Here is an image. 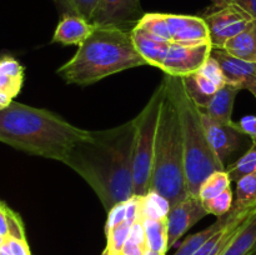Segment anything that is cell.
Segmentation results:
<instances>
[{"label": "cell", "mask_w": 256, "mask_h": 255, "mask_svg": "<svg viewBox=\"0 0 256 255\" xmlns=\"http://www.w3.org/2000/svg\"><path fill=\"white\" fill-rule=\"evenodd\" d=\"M212 2V5H224L232 2V0H210Z\"/></svg>", "instance_id": "obj_38"}, {"label": "cell", "mask_w": 256, "mask_h": 255, "mask_svg": "<svg viewBox=\"0 0 256 255\" xmlns=\"http://www.w3.org/2000/svg\"><path fill=\"white\" fill-rule=\"evenodd\" d=\"M172 205L165 196L149 190L144 196H139V216L144 219H164L168 216Z\"/></svg>", "instance_id": "obj_20"}, {"label": "cell", "mask_w": 256, "mask_h": 255, "mask_svg": "<svg viewBox=\"0 0 256 255\" xmlns=\"http://www.w3.org/2000/svg\"><path fill=\"white\" fill-rule=\"evenodd\" d=\"M256 202V172L242 176L236 182L235 206H246Z\"/></svg>", "instance_id": "obj_27"}, {"label": "cell", "mask_w": 256, "mask_h": 255, "mask_svg": "<svg viewBox=\"0 0 256 255\" xmlns=\"http://www.w3.org/2000/svg\"><path fill=\"white\" fill-rule=\"evenodd\" d=\"M24 68L12 56H0V92L15 98L22 90Z\"/></svg>", "instance_id": "obj_17"}, {"label": "cell", "mask_w": 256, "mask_h": 255, "mask_svg": "<svg viewBox=\"0 0 256 255\" xmlns=\"http://www.w3.org/2000/svg\"><path fill=\"white\" fill-rule=\"evenodd\" d=\"M65 12V15H78L92 20L98 0H52Z\"/></svg>", "instance_id": "obj_28"}, {"label": "cell", "mask_w": 256, "mask_h": 255, "mask_svg": "<svg viewBox=\"0 0 256 255\" xmlns=\"http://www.w3.org/2000/svg\"><path fill=\"white\" fill-rule=\"evenodd\" d=\"M202 19L209 29L210 44L212 49H224L230 39L244 32L252 18L234 2L224 5H214L208 10Z\"/></svg>", "instance_id": "obj_7"}, {"label": "cell", "mask_w": 256, "mask_h": 255, "mask_svg": "<svg viewBox=\"0 0 256 255\" xmlns=\"http://www.w3.org/2000/svg\"><path fill=\"white\" fill-rule=\"evenodd\" d=\"M202 125H204L205 134H206L209 144L214 150L215 155L222 162H225L228 156L235 150H238L240 144V139L244 134L239 132L236 128V122L232 125L222 124L216 122L212 116L202 110Z\"/></svg>", "instance_id": "obj_13"}, {"label": "cell", "mask_w": 256, "mask_h": 255, "mask_svg": "<svg viewBox=\"0 0 256 255\" xmlns=\"http://www.w3.org/2000/svg\"><path fill=\"white\" fill-rule=\"evenodd\" d=\"M144 15L140 0H98L90 22L132 32Z\"/></svg>", "instance_id": "obj_8"}, {"label": "cell", "mask_w": 256, "mask_h": 255, "mask_svg": "<svg viewBox=\"0 0 256 255\" xmlns=\"http://www.w3.org/2000/svg\"><path fill=\"white\" fill-rule=\"evenodd\" d=\"M224 50L234 56L256 64V20H252L246 29L225 44Z\"/></svg>", "instance_id": "obj_19"}, {"label": "cell", "mask_w": 256, "mask_h": 255, "mask_svg": "<svg viewBox=\"0 0 256 255\" xmlns=\"http://www.w3.org/2000/svg\"><path fill=\"white\" fill-rule=\"evenodd\" d=\"M164 15L172 42L186 46L210 44L209 29L202 16L178 14Z\"/></svg>", "instance_id": "obj_11"}, {"label": "cell", "mask_w": 256, "mask_h": 255, "mask_svg": "<svg viewBox=\"0 0 256 255\" xmlns=\"http://www.w3.org/2000/svg\"><path fill=\"white\" fill-rule=\"evenodd\" d=\"M232 2L242 8L252 19L256 20V0H232Z\"/></svg>", "instance_id": "obj_35"}, {"label": "cell", "mask_w": 256, "mask_h": 255, "mask_svg": "<svg viewBox=\"0 0 256 255\" xmlns=\"http://www.w3.org/2000/svg\"><path fill=\"white\" fill-rule=\"evenodd\" d=\"M240 90L238 88L232 86L230 84H225L224 86L220 88L215 92L212 102H209L208 108L205 109V112L216 122L226 125H232L234 124L232 119V109H234L235 98H236Z\"/></svg>", "instance_id": "obj_16"}, {"label": "cell", "mask_w": 256, "mask_h": 255, "mask_svg": "<svg viewBox=\"0 0 256 255\" xmlns=\"http://www.w3.org/2000/svg\"><path fill=\"white\" fill-rule=\"evenodd\" d=\"M252 255H256V246H255V249H254V252H252Z\"/></svg>", "instance_id": "obj_42"}, {"label": "cell", "mask_w": 256, "mask_h": 255, "mask_svg": "<svg viewBox=\"0 0 256 255\" xmlns=\"http://www.w3.org/2000/svg\"><path fill=\"white\" fill-rule=\"evenodd\" d=\"M232 198L234 196H232V188H228L222 194L212 198V199L206 200V202H202V204H204V208L206 209L208 214H212L219 218L228 214L232 210V205H234Z\"/></svg>", "instance_id": "obj_29"}, {"label": "cell", "mask_w": 256, "mask_h": 255, "mask_svg": "<svg viewBox=\"0 0 256 255\" xmlns=\"http://www.w3.org/2000/svg\"><path fill=\"white\" fill-rule=\"evenodd\" d=\"M144 255H166V254H162V252H152V250H148Z\"/></svg>", "instance_id": "obj_40"}, {"label": "cell", "mask_w": 256, "mask_h": 255, "mask_svg": "<svg viewBox=\"0 0 256 255\" xmlns=\"http://www.w3.org/2000/svg\"><path fill=\"white\" fill-rule=\"evenodd\" d=\"M226 219L228 214L219 216L216 222H212L209 228L196 232V234H192L190 235V236H188L186 239L179 245L178 250L172 255H194L206 240H209L218 230L222 229V225L226 222Z\"/></svg>", "instance_id": "obj_22"}, {"label": "cell", "mask_w": 256, "mask_h": 255, "mask_svg": "<svg viewBox=\"0 0 256 255\" xmlns=\"http://www.w3.org/2000/svg\"><path fill=\"white\" fill-rule=\"evenodd\" d=\"M88 132L49 110L16 102L0 110V142L46 159L64 162L75 142L86 136Z\"/></svg>", "instance_id": "obj_2"}, {"label": "cell", "mask_w": 256, "mask_h": 255, "mask_svg": "<svg viewBox=\"0 0 256 255\" xmlns=\"http://www.w3.org/2000/svg\"><path fill=\"white\" fill-rule=\"evenodd\" d=\"M199 72H202L204 76H206L208 79L212 80V82L216 85L218 89H220V88H222L226 84L222 66H220V64L218 62V60L214 59L212 55H210V58L206 60V62L202 65V68Z\"/></svg>", "instance_id": "obj_30"}, {"label": "cell", "mask_w": 256, "mask_h": 255, "mask_svg": "<svg viewBox=\"0 0 256 255\" xmlns=\"http://www.w3.org/2000/svg\"><path fill=\"white\" fill-rule=\"evenodd\" d=\"M232 182H238L242 176L256 172V146H252L242 158L226 169Z\"/></svg>", "instance_id": "obj_25"}, {"label": "cell", "mask_w": 256, "mask_h": 255, "mask_svg": "<svg viewBox=\"0 0 256 255\" xmlns=\"http://www.w3.org/2000/svg\"><path fill=\"white\" fill-rule=\"evenodd\" d=\"M168 94L172 98L182 126L184 145V169L188 192L199 196V190L206 178L224 169L212 149L205 134L202 109L192 102L184 86L182 76L165 75Z\"/></svg>", "instance_id": "obj_4"}, {"label": "cell", "mask_w": 256, "mask_h": 255, "mask_svg": "<svg viewBox=\"0 0 256 255\" xmlns=\"http://www.w3.org/2000/svg\"><path fill=\"white\" fill-rule=\"evenodd\" d=\"M230 184H232V180H230V176L226 170H220V172H212L209 178L205 179V182L200 186V200L206 202V200L218 196L222 192H225L228 188H230Z\"/></svg>", "instance_id": "obj_23"}, {"label": "cell", "mask_w": 256, "mask_h": 255, "mask_svg": "<svg viewBox=\"0 0 256 255\" xmlns=\"http://www.w3.org/2000/svg\"><path fill=\"white\" fill-rule=\"evenodd\" d=\"M146 236L148 249L152 252H168V220L164 219H144L142 220Z\"/></svg>", "instance_id": "obj_21"}, {"label": "cell", "mask_w": 256, "mask_h": 255, "mask_svg": "<svg viewBox=\"0 0 256 255\" xmlns=\"http://www.w3.org/2000/svg\"><path fill=\"white\" fill-rule=\"evenodd\" d=\"M102 255H119V254H116V252H112V250H110L109 248L106 246L104 249V252H102Z\"/></svg>", "instance_id": "obj_39"}, {"label": "cell", "mask_w": 256, "mask_h": 255, "mask_svg": "<svg viewBox=\"0 0 256 255\" xmlns=\"http://www.w3.org/2000/svg\"><path fill=\"white\" fill-rule=\"evenodd\" d=\"M12 102V98L10 95H8L6 92H0V110L5 109L6 106H9Z\"/></svg>", "instance_id": "obj_36"}, {"label": "cell", "mask_w": 256, "mask_h": 255, "mask_svg": "<svg viewBox=\"0 0 256 255\" xmlns=\"http://www.w3.org/2000/svg\"><path fill=\"white\" fill-rule=\"evenodd\" d=\"M146 236L142 218H138L132 225L126 242L122 245L120 255H144L148 252Z\"/></svg>", "instance_id": "obj_24"}, {"label": "cell", "mask_w": 256, "mask_h": 255, "mask_svg": "<svg viewBox=\"0 0 256 255\" xmlns=\"http://www.w3.org/2000/svg\"><path fill=\"white\" fill-rule=\"evenodd\" d=\"M8 236L16 238V239H26L24 222H22V218L10 208L8 209Z\"/></svg>", "instance_id": "obj_31"}, {"label": "cell", "mask_w": 256, "mask_h": 255, "mask_svg": "<svg viewBox=\"0 0 256 255\" xmlns=\"http://www.w3.org/2000/svg\"><path fill=\"white\" fill-rule=\"evenodd\" d=\"M8 206L2 200H0V235L2 238L8 236Z\"/></svg>", "instance_id": "obj_34"}, {"label": "cell", "mask_w": 256, "mask_h": 255, "mask_svg": "<svg viewBox=\"0 0 256 255\" xmlns=\"http://www.w3.org/2000/svg\"><path fill=\"white\" fill-rule=\"evenodd\" d=\"M149 190L166 198L172 206L189 195L185 182L182 126L168 89L158 124Z\"/></svg>", "instance_id": "obj_5"}, {"label": "cell", "mask_w": 256, "mask_h": 255, "mask_svg": "<svg viewBox=\"0 0 256 255\" xmlns=\"http://www.w3.org/2000/svg\"><path fill=\"white\" fill-rule=\"evenodd\" d=\"M206 215L208 212L200 198L192 194L172 205L166 216L168 250L172 249L188 230Z\"/></svg>", "instance_id": "obj_9"}, {"label": "cell", "mask_w": 256, "mask_h": 255, "mask_svg": "<svg viewBox=\"0 0 256 255\" xmlns=\"http://www.w3.org/2000/svg\"><path fill=\"white\" fill-rule=\"evenodd\" d=\"M4 240H5V238H2V235H0V246H2V244L4 242Z\"/></svg>", "instance_id": "obj_41"}, {"label": "cell", "mask_w": 256, "mask_h": 255, "mask_svg": "<svg viewBox=\"0 0 256 255\" xmlns=\"http://www.w3.org/2000/svg\"><path fill=\"white\" fill-rule=\"evenodd\" d=\"M236 128L244 135H248L252 140V146H256V115H246L239 122Z\"/></svg>", "instance_id": "obj_32"}, {"label": "cell", "mask_w": 256, "mask_h": 255, "mask_svg": "<svg viewBox=\"0 0 256 255\" xmlns=\"http://www.w3.org/2000/svg\"><path fill=\"white\" fill-rule=\"evenodd\" d=\"M134 139L135 119L110 129L89 130L62 162L92 186L106 212L134 196Z\"/></svg>", "instance_id": "obj_1"}, {"label": "cell", "mask_w": 256, "mask_h": 255, "mask_svg": "<svg viewBox=\"0 0 256 255\" xmlns=\"http://www.w3.org/2000/svg\"><path fill=\"white\" fill-rule=\"evenodd\" d=\"M212 56L218 60L226 84L239 90L245 89L256 98V64L229 54L224 49H212Z\"/></svg>", "instance_id": "obj_12"}, {"label": "cell", "mask_w": 256, "mask_h": 255, "mask_svg": "<svg viewBox=\"0 0 256 255\" xmlns=\"http://www.w3.org/2000/svg\"><path fill=\"white\" fill-rule=\"evenodd\" d=\"M8 246L12 255H32L29 244L26 239H16V238H5Z\"/></svg>", "instance_id": "obj_33"}, {"label": "cell", "mask_w": 256, "mask_h": 255, "mask_svg": "<svg viewBox=\"0 0 256 255\" xmlns=\"http://www.w3.org/2000/svg\"><path fill=\"white\" fill-rule=\"evenodd\" d=\"M148 65L138 52L132 32L114 26H95L74 56L58 69L68 84H94L116 72Z\"/></svg>", "instance_id": "obj_3"}, {"label": "cell", "mask_w": 256, "mask_h": 255, "mask_svg": "<svg viewBox=\"0 0 256 255\" xmlns=\"http://www.w3.org/2000/svg\"><path fill=\"white\" fill-rule=\"evenodd\" d=\"M182 78V82H184L185 89H186L188 94L192 98V102L200 109H206L215 92L219 90L216 85L212 80L208 79L206 76H204L200 72Z\"/></svg>", "instance_id": "obj_18"}, {"label": "cell", "mask_w": 256, "mask_h": 255, "mask_svg": "<svg viewBox=\"0 0 256 255\" xmlns=\"http://www.w3.org/2000/svg\"><path fill=\"white\" fill-rule=\"evenodd\" d=\"M132 38L138 52L146 64L162 69L172 42L156 39L136 26L132 30Z\"/></svg>", "instance_id": "obj_15"}, {"label": "cell", "mask_w": 256, "mask_h": 255, "mask_svg": "<svg viewBox=\"0 0 256 255\" xmlns=\"http://www.w3.org/2000/svg\"><path fill=\"white\" fill-rule=\"evenodd\" d=\"M0 255H12L5 240H4V242L2 244V246H0Z\"/></svg>", "instance_id": "obj_37"}, {"label": "cell", "mask_w": 256, "mask_h": 255, "mask_svg": "<svg viewBox=\"0 0 256 255\" xmlns=\"http://www.w3.org/2000/svg\"><path fill=\"white\" fill-rule=\"evenodd\" d=\"M94 28L95 25L84 18L78 15H64L56 25L52 42L80 46L89 38Z\"/></svg>", "instance_id": "obj_14"}, {"label": "cell", "mask_w": 256, "mask_h": 255, "mask_svg": "<svg viewBox=\"0 0 256 255\" xmlns=\"http://www.w3.org/2000/svg\"><path fill=\"white\" fill-rule=\"evenodd\" d=\"M135 220L136 219H126L122 222H120V224H118L116 226L105 232V235H106V246L110 250L120 255L122 245L126 242Z\"/></svg>", "instance_id": "obj_26"}, {"label": "cell", "mask_w": 256, "mask_h": 255, "mask_svg": "<svg viewBox=\"0 0 256 255\" xmlns=\"http://www.w3.org/2000/svg\"><path fill=\"white\" fill-rule=\"evenodd\" d=\"M212 44L186 46L172 42L162 70L172 76H186L199 72L212 55Z\"/></svg>", "instance_id": "obj_10"}, {"label": "cell", "mask_w": 256, "mask_h": 255, "mask_svg": "<svg viewBox=\"0 0 256 255\" xmlns=\"http://www.w3.org/2000/svg\"><path fill=\"white\" fill-rule=\"evenodd\" d=\"M166 94V82L162 80L144 109L135 119L134 152H132V182L135 196H144L149 192L154 162L155 140L162 102Z\"/></svg>", "instance_id": "obj_6"}]
</instances>
